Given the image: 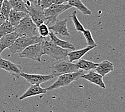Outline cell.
Returning <instances> with one entry per match:
<instances>
[{
  "instance_id": "obj_29",
  "label": "cell",
  "mask_w": 125,
  "mask_h": 112,
  "mask_svg": "<svg viewBox=\"0 0 125 112\" xmlns=\"http://www.w3.org/2000/svg\"><path fill=\"white\" fill-rule=\"evenodd\" d=\"M23 1H24L25 4H38L37 0H23Z\"/></svg>"
},
{
  "instance_id": "obj_2",
  "label": "cell",
  "mask_w": 125,
  "mask_h": 112,
  "mask_svg": "<svg viewBox=\"0 0 125 112\" xmlns=\"http://www.w3.org/2000/svg\"><path fill=\"white\" fill-rule=\"evenodd\" d=\"M46 38L41 36H21L18 37L14 44L10 47V52L13 54L20 53L24 50L25 48L32 44H36L43 41Z\"/></svg>"
},
{
  "instance_id": "obj_12",
  "label": "cell",
  "mask_w": 125,
  "mask_h": 112,
  "mask_svg": "<svg viewBox=\"0 0 125 112\" xmlns=\"http://www.w3.org/2000/svg\"><path fill=\"white\" fill-rule=\"evenodd\" d=\"M47 91H48L46 90V88H42L40 85H31L28 88L27 90L21 96L19 99L20 100H22L30 97L44 94L46 93Z\"/></svg>"
},
{
  "instance_id": "obj_3",
  "label": "cell",
  "mask_w": 125,
  "mask_h": 112,
  "mask_svg": "<svg viewBox=\"0 0 125 112\" xmlns=\"http://www.w3.org/2000/svg\"><path fill=\"white\" fill-rule=\"evenodd\" d=\"M84 73V71L82 70H79V71L75 72L62 74L58 77V78L55 82H53L49 87L46 88V90L52 91L69 86L72 82L80 79Z\"/></svg>"
},
{
  "instance_id": "obj_28",
  "label": "cell",
  "mask_w": 125,
  "mask_h": 112,
  "mask_svg": "<svg viewBox=\"0 0 125 112\" xmlns=\"http://www.w3.org/2000/svg\"><path fill=\"white\" fill-rule=\"evenodd\" d=\"M69 0H52V3L56 4H64L65 2H68Z\"/></svg>"
},
{
  "instance_id": "obj_1",
  "label": "cell",
  "mask_w": 125,
  "mask_h": 112,
  "mask_svg": "<svg viewBox=\"0 0 125 112\" xmlns=\"http://www.w3.org/2000/svg\"><path fill=\"white\" fill-rule=\"evenodd\" d=\"M15 31L19 37L21 36H39L38 27L31 20L29 15L28 14L21 22L16 27Z\"/></svg>"
},
{
  "instance_id": "obj_30",
  "label": "cell",
  "mask_w": 125,
  "mask_h": 112,
  "mask_svg": "<svg viewBox=\"0 0 125 112\" xmlns=\"http://www.w3.org/2000/svg\"><path fill=\"white\" fill-rule=\"evenodd\" d=\"M7 20L6 17H5L3 15H2L1 14H0V25H1L3 23Z\"/></svg>"
},
{
  "instance_id": "obj_7",
  "label": "cell",
  "mask_w": 125,
  "mask_h": 112,
  "mask_svg": "<svg viewBox=\"0 0 125 112\" xmlns=\"http://www.w3.org/2000/svg\"><path fill=\"white\" fill-rule=\"evenodd\" d=\"M79 70V69L75 64L69 61H62V59L54 62L51 66L52 74H53L55 77H58L63 74L77 72Z\"/></svg>"
},
{
  "instance_id": "obj_23",
  "label": "cell",
  "mask_w": 125,
  "mask_h": 112,
  "mask_svg": "<svg viewBox=\"0 0 125 112\" xmlns=\"http://www.w3.org/2000/svg\"><path fill=\"white\" fill-rule=\"evenodd\" d=\"M71 18L76 31H78V32H84L85 29L84 26H83L82 23L80 22L79 20L78 19L76 11H74L72 13V14L71 15Z\"/></svg>"
},
{
  "instance_id": "obj_27",
  "label": "cell",
  "mask_w": 125,
  "mask_h": 112,
  "mask_svg": "<svg viewBox=\"0 0 125 112\" xmlns=\"http://www.w3.org/2000/svg\"><path fill=\"white\" fill-rule=\"evenodd\" d=\"M52 4V0H41L40 5L42 9H45L48 8Z\"/></svg>"
},
{
  "instance_id": "obj_16",
  "label": "cell",
  "mask_w": 125,
  "mask_h": 112,
  "mask_svg": "<svg viewBox=\"0 0 125 112\" xmlns=\"http://www.w3.org/2000/svg\"><path fill=\"white\" fill-rule=\"evenodd\" d=\"M95 70L98 73L104 77L110 72L114 71V66L112 62L105 60L98 63L97 67Z\"/></svg>"
},
{
  "instance_id": "obj_6",
  "label": "cell",
  "mask_w": 125,
  "mask_h": 112,
  "mask_svg": "<svg viewBox=\"0 0 125 112\" xmlns=\"http://www.w3.org/2000/svg\"><path fill=\"white\" fill-rule=\"evenodd\" d=\"M72 7L68 4H52L48 7V8L44 9V15L46 19L45 24H48L49 23H52L55 22L59 15L62 14L66 10L71 8Z\"/></svg>"
},
{
  "instance_id": "obj_8",
  "label": "cell",
  "mask_w": 125,
  "mask_h": 112,
  "mask_svg": "<svg viewBox=\"0 0 125 112\" xmlns=\"http://www.w3.org/2000/svg\"><path fill=\"white\" fill-rule=\"evenodd\" d=\"M26 6L29 15L37 27L42 23H46V19L44 15V9L40 5L30 4H26Z\"/></svg>"
},
{
  "instance_id": "obj_19",
  "label": "cell",
  "mask_w": 125,
  "mask_h": 112,
  "mask_svg": "<svg viewBox=\"0 0 125 112\" xmlns=\"http://www.w3.org/2000/svg\"><path fill=\"white\" fill-rule=\"evenodd\" d=\"M69 4L72 7H73L85 15H89L92 14V11L83 3L81 0H69Z\"/></svg>"
},
{
  "instance_id": "obj_13",
  "label": "cell",
  "mask_w": 125,
  "mask_h": 112,
  "mask_svg": "<svg viewBox=\"0 0 125 112\" xmlns=\"http://www.w3.org/2000/svg\"><path fill=\"white\" fill-rule=\"evenodd\" d=\"M81 78L86 80L91 83L97 85L104 89L106 88V85L103 81V77L97 72L90 71L86 74L84 73Z\"/></svg>"
},
{
  "instance_id": "obj_15",
  "label": "cell",
  "mask_w": 125,
  "mask_h": 112,
  "mask_svg": "<svg viewBox=\"0 0 125 112\" xmlns=\"http://www.w3.org/2000/svg\"><path fill=\"white\" fill-rule=\"evenodd\" d=\"M95 48V46H87L86 48L80 49V50H75L69 52L68 54H67V57H68L69 61L72 62L74 61H79V59H82V57L84 56L87 52Z\"/></svg>"
},
{
  "instance_id": "obj_24",
  "label": "cell",
  "mask_w": 125,
  "mask_h": 112,
  "mask_svg": "<svg viewBox=\"0 0 125 112\" xmlns=\"http://www.w3.org/2000/svg\"><path fill=\"white\" fill-rule=\"evenodd\" d=\"M11 9V6L8 0H5V1L2 2L1 14L3 15L7 20H8L9 15Z\"/></svg>"
},
{
  "instance_id": "obj_10",
  "label": "cell",
  "mask_w": 125,
  "mask_h": 112,
  "mask_svg": "<svg viewBox=\"0 0 125 112\" xmlns=\"http://www.w3.org/2000/svg\"><path fill=\"white\" fill-rule=\"evenodd\" d=\"M68 20H58L52 23L51 26L49 27L50 30H51L54 34L59 35L62 37H69L70 33L68 30L67 27V23Z\"/></svg>"
},
{
  "instance_id": "obj_26",
  "label": "cell",
  "mask_w": 125,
  "mask_h": 112,
  "mask_svg": "<svg viewBox=\"0 0 125 112\" xmlns=\"http://www.w3.org/2000/svg\"><path fill=\"white\" fill-rule=\"evenodd\" d=\"M39 35L43 38H46L50 34V30L45 23H42L38 27Z\"/></svg>"
},
{
  "instance_id": "obj_9",
  "label": "cell",
  "mask_w": 125,
  "mask_h": 112,
  "mask_svg": "<svg viewBox=\"0 0 125 112\" xmlns=\"http://www.w3.org/2000/svg\"><path fill=\"white\" fill-rule=\"evenodd\" d=\"M21 77H23L24 79L29 82L31 85H41L50 81L52 79L56 78L52 74H28L26 73L22 72Z\"/></svg>"
},
{
  "instance_id": "obj_22",
  "label": "cell",
  "mask_w": 125,
  "mask_h": 112,
  "mask_svg": "<svg viewBox=\"0 0 125 112\" xmlns=\"http://www.w3.org/2000/svg\"><path fill=\"white\" fill-rule=\"evenodd\" d=\"M15 30V28L13 27L8 20H6L0 25V39L4 36L14 32Z\"/></svg>"
},
{
  "instance_id": "obj_33",
  "label": "cell",
  "mask_w": 125,
  "mask_h": 112,
  "mask_svg": "<svg viewBox=\"0 0 125 112\" xmlns=\"http://www.w3.org/2000/svg\"><path fill=\"white\" fill-rule=\"evenodd\" d=\"M5 1V0H0V1H1V2H3V1Z\"/></svg>"
},
{
  "instance_id": "obj_14",
  "label": "cell",
  "mask_w": 125,
  "mask_h": 112,
  "mask_svg": "<svg viewBox=\"0 0 125 112\" xmlns=\"http://www.w3.org/2000/svg\"><path fill=\"white\" fill-rule=\"evenodd\" d=\"M18 37L19 36L16 32L14 31L0 39V57L1 56V53L3 50L7 48L9 49Z\"/></svg>"
},
{
  "instance_id": "obj_25",
  "label": "cell",
  "mask_w": 125,
  "mask_h": 112,
  "mask_svg": "<svg viewBox=\"0 0 125 112\" xmlns=\"http://www.w3.org/2000/svg\"><path fill=\"white\" fill-rule=\"evenodd\" d=\"M83 35L86 41V43L87 46H97V44L95 43V41L94 40L92 37V33L89 30H85L83 32Z\"/></svg>"
},
{
  "instance_id": "obj_31",
  "label": "cell",
  "mask_w": 125,
  "mask_h": 112,
  "mask_svg": "<svg viewBox=\"0 0 125 112\" xmlns=\"http://www.w3.org/2000/svg\"><path fill=\"white\" fill-rule=\"evenodd\" d=\"M2 2L0 1V14H1V8H2Z\"/></svg>"
},
{
  "instance_id": "obj_18",
  "label": "cell",
  "mask_w": 125,
  "mask_h": 112,
  "mask_svg": "<svg viewBox=\"0 0 125 112\" xmlns=\"http://www.w3.org/2000/svg\"><path fill=\"white\" fill-rule=\"evenodd\" d=\"M27 14V13L17 11L12 9L9 14L8 20L11 23L13 27L16 28L19 24L21 20Z\"/></svg>"
},
{
  "instance_id": "obj_21",
  "label": "cell",
  "mask_w": 125,
  "mask_h": 112,
  "mask_svg": "<svg viewBox=\"0 0 125 112\" xmlns=\"http://www.w3.org/2000/svg\"><path fill=\"white\" fill-rule=\"evenodd\" d=\"M8 1L11 4L13 10L28 14L27 6L23 0H8Z\"/></svg>"
},
{
  "instance_id": "obj_5",
  "label": "cell",
  "mask_w": 125,
  "mask_h": 112,
  "mask_svg": "<svg viewBox=\"0 0 125 112\" xmlns=\"http://www.w3.org/2000/svg\"><path fill=\"white\" fill-rule=\"evenodd\" d=\"M44 41L29 46L19 53L20 57L29 58L41 62L42 61V57L44 55Z\"/></svg>"
},
{
  "instance_id": "obj_17",
  "label": "cell",
  "mask_w": 125,
  "mask_h": 112,
  "mask_svg": "<svg viewBox=\"0 0 125 112\" xmlns=\"http://www.w3.org/2000/svg\"><path fill=\"white\" fill-rule=\"evenodd\" d=\"M49 37L50 38V40L53 41L57 45L61 47V48L64 49H67V50H75V47L74 45H73L72 43H71L69 41H63L62 40L59 39L56 35L54 34L53 32H50V34H49Z\"/></svg>"
},
{
  "instance_id": "obj_4",
  "label": "cell",
  "mask_w": 125,
  "mask_h": 112,
  "mask_svg": "<svg viewBox=\"0 0 125 112\" xmlns=\"http://www.w3.org/2000/svg\"><path fill=\"white\" fill-rule=\"evenodd\" d=\"M45 39L44 42V54L48 55L56 61L66 58L68 54L69 50L62 49L57 45L53 41Z\"/></svg>"
},
{
  "instance_id": "obj_11",
  "label": "cell",
  "mask_w": 125,
  "mask_h": 112,
  "mask_svg": "<svg viewBox=\"0 0 125 112\" xmlns=\"http://www.w3.org/2000/svg\"><path fill=\"white\" fill-rule=\"evenodd\" d=\"M0 69H3L9 73L19 78L22 72V67L20 64H15L0 57Z\"/></svg>"
},
{
  "instance_id": "obj_20",
  "label": "cell",
  "mask_w": 125,
  "mask_h": 112,
  "mask_svg": "<svg viewBox=\"0 0 125 112\" xmlns=\"http://www.w3.org/2000/svg\"><path fill=\"white\" fill-rule=\"evenodd\" d=\"M76 66L79 70H82L85 71H90L91 70H95L97 67L98 63H95L92 61L80 59L76 64Z\"/></svg>"
},
{
  "instance_id": "obj_32",
  "label": "cell",
  "mask_w": 125,
  "mask_h": 112,
  "mask_svg": "<svg viewBox=\"0 0 125 112\" xmlns=\"http://www.w3.org/2000/svg\"><path fill=\"white\" fill-rule=\"evenodd\" d=\"M38 1V4L40 5V2H41V0H37Z\"/></svg>"
}]
</instances>
